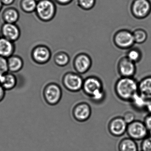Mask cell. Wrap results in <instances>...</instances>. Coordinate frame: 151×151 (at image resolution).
I'll use <instances>...</instances> for the list:
<instances>
[{
  "label": "cell",
  "mask_w": 151,
  "mask_h": 151,
  "mask_svg": "<svg viewBox=\"0 0 151 151\" xmlns=\"http://www.w3.org/2000/svg\"><path fill=\"white\" fill-rule=\"evenodd\" d=\"M138 93L146 100H151V76L145 77L138 82Z\"/></svg>",
  "instance_id": "15"
},
{
  "label": "cell",
  "mask_w": 151,
  "mask_h": 151,
  "mask_svg": "<svg viewBox=\"0 0 151 151\" xmlns=\"http://www.w3.org/2000/svg\"><path fill=\"white\" fill-rule=\"evenodd\" d=\"M57 4L62 6L68 5L72 2L73 0H55Z\"/></svg>",
  "instance_id": "32"
},
{
  "label": "cell",
  "mask_w": 151,
  "mask_h": 151,
  "mask_svg": "<svg viewBox=\"0 0 151 151\" xmlns=\"http://www.w3.org/2000/svg\"><path fill=\"white\" fill-rule=\"evenodd\" d=\"M130 102L134 108L137 110H143L145 109L147 100L137 93L133 97Z\"/></svg>",
  "instance_id": "23"
},
{
  "label": "cell",
  "mask_w": 151,
  "mask_h": 151,
  "mask_svg": "<svg viewBox=\"0 0 151 151\" xmlns=\"http://www.w3.org/2000/svg\"><path fill=\"white\" fill-rule=\"evenodd\" d=\"M1 37V31H0V38Z\"/></svg>",
  "instance_id": "37"
},
{
  "label": "cell",
  "mask_w": 151,
  "mask_h": 151,
  "mask_svg": "<svg viewBox=\"0 0 151 151\" xmlns=\"http://www.w3.org/2000/svg\"><path fill=\"white\" fill-rule=\"evenodd\" d=\"M6 92V90L0 85V102H1L5 99Z\"/></svg>",
  "instance_id": "33"
},
{
  "label": "cell",
  "mask_w": 151,
  "mask_h": 151,
  "mask_svg": "<svg viewBox=\"0 0 151 151\" xmlns=\"http://www.w3.org/2000/svg\"><path fill=\"white\" fill-rule=\"evenodd\" d=\"M84 79L77 72H68L63 75L62 83L64 88L71 92H78L82 90Z\"/></svg>",
  "instance_id": "4"
},
{
  "label": "cell",
  "mask_w": 151,
  "mask_h": 151,
  "mask_svg": "<svg viewBox=\"0 0 151 151\" xmlns=\"http://www.w3.org/2000/svg\"><path fill=\"white\" fill-rule=\"evenodd\" d=\"M79 7L85 10L91 9L95 6L96 0H77Z\"/></svg>",
  "instance_id": "26"
},
{
  "label": "cell",
  "mask_w": 151,
  "mask_h": 151,
  "mask_svg": "<svg viewBox=\"0 0 151 151\" xmlns=\"http://www.w3.org/2000/svg\"><path fill=\"white\" fill-rule=\"evenodd\" d=\"M117 70L121 77L132 78L137 71L136 63L126 56L121 58L117 64Z\"/></svg>",
  "instance_id": "11"
},
{
  "label": "cell",
  "mask_w": 151,
  "mask_h": 151,
  "mask_svg": "<svg viewBox=\"0 0 151 151\" xmlns=\"http://www.w3.org/2000/svg\"><path fill=\"white\" fill-rule=\"evenodd\" d=\"M2 18L6 23L16 24L20 18V14L15 8L9 7L3 11Z\"/></svg>",
  "instance_id": "18"
},
{
  "label": "cell",
  "mask_w": 151,
  "mask_h": 151,
  "mask_svg": "<svg viewBox=\"0 0 151 151\" xmlns=\"http://www.w3.org/2000/svg\"><path fill=\"white\" fill-rule=\"evenodd\" d=\"M43 95L47 104L51 106H55L60 102L62 98V90L56 83H48L43 89Z\"/></svg>",
  "instance_id": "3"
},
{
  "label": "cell",
  "mask_w": 151,
  "mask_h": 151,
  "mask_svg": "<svg viewBox=\"0 0 151 151\" xmlns=\"http://www.w3.org/2000/svg\"><path fill=\"white\" fill-rule=\"evenodd\" d=\"M3 4H2V2H1V1L0 0V12L1 11L2 7H3Z\"/></svg>",
  "instance_id": "36"
},
{
  "label": "cell",
  "mask_w": 151,
  "mask_h": 151,
  "mask_svg": "<svg viewBox=\"0 0 151 151\" xmlns=\"http://www.w3.org/2000/svg\"><path fill=\"white\" fill-rule=\"evenodd\" d=\"M127 126L128 124L122 117L116 116L109 121L108 129L111 135L114 137H120L126 132Z\"/></svg>",
  "instance_id": "13"
},
{
  "label": "cell",
  "mask_w": 151,
  "mask_h": 151,
  "mask_svg": "<svg viewBox=\"0 0 151 151\" xmlns=\"http://www.w3.org/2000/svg\"><path fill=\"white\" fill-rule=\"evenodd\" d=\"M138 82L134 78L121 77L116 82L114 91L121 100L130 101L138 93Z\"/></svg>",
  "instance_id": "1"
},
{
  "label": "cell",
  "mask_w": 151,
  "mask_h": 151,
  "mask_svg": "<svg viewBox=\"0 0 151 151\" xmlns=\"http://www.w3.org/2000/svg\"><path fill=\"white\" fill-rule=\"evenodd\" d=\"M8 72L7 59L0 56V74H6Z\"/></svg>",
  "instance_id": "29"
},
{
  "label": "cell",
  "mask_w": 151,
  "mask_h": 151,
  "mask_svg": "<svg viewBox=\"0 0 151 151\" xmlns=\"http://www.w3.org/2000/svg\"><path fill=\"white\" fill-rule=\"evenodd\" d=\"M131 11L135 18H146L151 12V2L149 0H134L131 6Z\"/></svg>",
  "instance_id": "7"
},
{
  "label": "cell",
  "mask_w": 151,
  "mask_h": 151,
  "mask_svg": "<svg viewBox=\"0 0 151 151\" xmlns=\"http://www.w3.org/2000/svg\"><path fill=\"white\" fill-rule=\"evenodd\" d=\"M73 67L77 73L83 75L88 72L92 64L91 58L87 54L80 53L75 57Z\"/></svg>",
  "instance_id": "10"
},
{
  "label": "cell",
  "mask_w": 151,
  "mask_h": 151,
  "mask_svg": "<svg viewBox=\"0 0 151 151\" xmlns=\"http://www.w3.org/2000/svg\"><path fill=\"white\" fill-rule=\"evenodd\" d=\"M126 57L132 62L137 63L142 59V53L138 48H131L127 52Z\"/></svg>",
  "instance_id": "24"
},
{
  "label": "cell",
  "mask_w": 151,
  "mask_h": 151,
  "mask_svg": "<svg viewBox=\"0 0 151 151\" xmlns=\"http://www.w3.org/2000/svg\"><path fill=\"white\" fill-rule=\"evenodd\" d=\"M9 72L17 73L23 68L24 63L22 57L17 55H12L7 59Z\"/></svg>",
  "instance_id": "17"
},
{
  "label": "cell",
  "mask_w": 151,
  "mask_h": 151,
  "mask_svg": "<svg viewBox=\"0 0 151 151\" xmlns=\"http://www.w3.org/2000/svg\"><path fill=\"white\" fill-rule=\"evenodd\" d=\"M15 51L14 43L5 38H0V56L8 58L14 55Z\"/></svg>",
  "instance_id": "16"
},
{
  "label": "cell",
  "mask_w": 151,
  "mask_h": 151,
  "mask_svg": "<svg viewBox=\"0 0 151 151\" xmlns=\"http://www.w3.org/2000/svg\"><path fill=\"white\" fill-rule=\"evenodd\" d=\"M123 118L127 124L131 123L135 121V115L131 111H127L124 114Z\"/></svg>",
  "instance_id": "30"
},
{
  "label": "cell",
  "mask_w": 151,
  "mask_h": 151,
  "mask_svg": "<svg viewBox=\"0 0 151 151\" xmlns=\"http://www.w3.org/2000/svg\"><path fill=\"white\" fill-rule=\"evenodd\" d=\"M129 137L135 140H142L148 136L147 129L144 122L135 120L128 124L127 131Z\"/></svg>",
  "instance_id": "5"
},
{
  "label": "cell",
  "mask_w": 151,
  "mask_h": 151,
  "mask_svg": "<svg viewBox=\"0 0 151 151\" xmlns=\"http://www.w3.org/2000/svg\"><path fill=\"white\" fill-rule=\"evenodd\" d=\"M91 106L86 102H82L77 104L73 108L72 115L77 122H83L90 119L91 115Z\"/></svg>",
  "instance_id": "12"
},
{
  "label": "cell",
  "mask_w": 151,
  "mask_h": 151,
  "mask_svg": "<svg viewBox=\"0 0 151 151\" xmlns=\"http://www.w3.org/2000/svg\"><path fill=\"white\" fill-rule=\"evenodd\" d=\"M145 110L147 111L148 114H151V100L147 101Z\"/></svg>",
  "instance_id": "35"
},
{
  "label": "cell",
  "mask_w": 151,
  "mask_h": 151,
  "mask_svg": "<svg viewBox=\"0 0 151 151\" xmlns=\"http://www.w3.org/2000/svg\"><path fill=\"white\" fill-rule=\"evenodd\" d=\"M3 37L14 43L18 40L21 36V31L16 24L6 23L2 24L1 29Z\"/></svg>",
  "instance_id": "14"
},
{
  "label": "cell",
  "mask_w": 151,
  "mask_h": 151,
  "mask_svg": "<svg viewBox=\"0 0 151 151\" xmlns=\"http://www.w3.org/2000/svg\"><path fill=\"white\" fill-rule=\"evenodd\" d=\"M37 0H21L20 8L24 13L31 14L35 12L37 8Z\"/></svg>",
  "instance_id": "21"
},
{
  "label": "cell",
  "mask_w": 151,
  "mask_h": 151,
  "mask_svg": "<svg viewBox=\"0 0 151 151\" xmlns=\"http://www.w3.org/2000/svg\"><path fill=\"white\" fill-rule=\"evenodd\" d=\"M56 10V5L52 0H39L35 12L40 20L47 22L54 19Z\"/></svg>",
  "instance_id": "2"
},
{
  "label": "cell",
  "mask_w": 151,
  "mask_h": 151,
  "mask_svg": "<svg viewBox=\"0 0 151 151\" xmlns=\"http://www.w3.org/2000/svg\"><path fill=\"white\" fill-rule=\"evenodd\" d=\"M140 147L141 151H151V136L148 135L142 140Z\"/></svg>",
  "instance_id": "28"
},
{
  "label": "cell",
  "mask_w": 151,
  "mask_h": 151,
  "mask_svg": "<svg viewBox=\"0 0 151 151\" xmlns=\"http://www.w3.org/2000/svg\"><path fill=\"white\" fill-rule=\"evenodd\" d=\"M135 43L141 44L146 41L147 34L146 31L141 29H137L132 32Z\"/></svg>",
  "instance_id": "25"
},
{
  "label": "cell",
  "mask_w": 151,
  "mask_h": 151,
  "mask_svg": "<svg viewBox=\"0 0 151 151\" xmlns=\"http://www.w3.org/2000/svg\"><path fill=\"white\" fill-rule=\"evenodd\" d=\"M144 122L148 131V135L151 136V114H148L145 116Z\"/></svg>",
  "instance_id": "31"
},
{
  "label": "cell",
  "mask_w": 151,
  "mask_h": 151,
  "mask_svg": "<svg viewBox=\"0 0 151 151\" xmlns=\"http://www.w3.org/2000/svg\"><path fill=\"white\" fill-rule=\"evenodd\" d=\"M102 90H103L102 81L97 77L90 76L84 79L82 90L89 98Z\"/></svg>",
  "instance_id": "9"
},
{
  "label": "cell",
  "mask_w": 151,
  "mask_h": 151,
  "mask_svg": "<svg viewBox=\"0 0 151 151\" xmlns=\"http://www.w3.org/2000/svg\"><path fill=\"white\" fill-rule=\"evenodd\" d=\"M105 97L106 93L103 89L93 94L90 99L94 103H100L103 101V100L105 99Z\"/></svg>",
  "instance_id": "27"
},
{
  "label": "cell",
  "mask_w": 151,
  "mask_h": 151,
  "mask_svg": "<svg viewBox=\"0 0 151 151\" xmlns=\"http://www.w3.org/2000/svg\"><path fill=\"white\" fill-rule=\"evenodd\" d=\"M113 40L115 45L122 49H129L135 43L132 32L127 29L116 32Z\"/></svg>",
  "instance_id": "6"
},
{
  "label": "cell",
  "mask_w": 151,
  "mask_h": 151,
  "mask_svg": "<svg viewBox=\"0 0 151 151\" xmlns=\"http://www.w3.org/2000/svg\"><path fill=\"white\" fill-rule=\"evenodd\" d=\"M52 52L50 48L45 45H38L32 49L31 58L32 60L39 65L46 64L51 60Z\"/></svg>",
  "instance_id": "8"
},
{
  "label": "cell",
  "mask_w": 151,
  "mask_h": 151,
  "mask_svg": "<svg viewBox=\"0 0 151 151\" xmlns=\"http://www.w3.org/2000/svg\"><path fill=\"white\" fill-rule=\"evenodd\" d=\"M17 78L14 73L8 72L4 74L1 85L6 91H11L17 85Z\"/></svg>",
  "instance_id": "19"
},
{
  "label": "cell",
  "mask_w": 151,
  "mask_h": 151,
  "mask_svg": "<svg viewBox=\"0 0 151 151\" xmlns=\"http://www.w3.org/2000/svg\"><path fill=\"white\" fill-rule=\"evenodd\" d=\"M70 58L68 53L64 52H60L55 54L54 57V61L57 66L64 67L70 62Z\"/></svg>",
  "instance_id": "22"
},
{
  "label": "cell",
  "mask_w": 151,
  "mask_h": 151,
  "mask_svg": "<svg viewBox=\"0 0 151 151\" xmlns=\"http://www.w3.org/2000/svg\"><path fill=\"white\" fill-rule=\"evenodd\" d=\"M3 6H9L14 4L15 0H1Z\"/></svg>",
  "instance_id": "34"
},
{
  "label": "cell",
  "mask_w": 151,
  "mask_h": 151,
  "mask_svg": "<svg viewBox=\"0 0 151 151\" xmlns=\"http://www.w3.org/2000/svg\"><path fill=\"white\" fill-rule=\"evenodd\" d=\"M119 151H138V147L136 140L129 137L121 139L118 146Z\"/></svg>",
  "instance_id": "20"
}]
</instances>
